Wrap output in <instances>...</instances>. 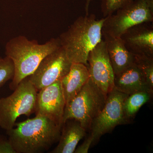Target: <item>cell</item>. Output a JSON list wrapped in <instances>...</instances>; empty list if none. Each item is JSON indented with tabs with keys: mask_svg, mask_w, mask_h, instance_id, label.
Segmentation results:
<instances>
[{
	"mask_svg": "<svg viewBox=\"0 0 153 153\" xmlns=\"http://www.w3.org/2000/svg\"><path fill=\"white\" fill-rule=\"evenodd\" d=\"M60 46L58 38H51L42 44L25 36L11 39L6 44L5 54L14 65V75L10 84L11 90H15L23 79L33 74L44 57Z\"/></svg>",
	"mask_w": 153,
	"mask_h": 153,
	"instance_id": "cell-2",
	"label": "cell"
},
{
	"mask_svg": "<svg viewBox=\"0 0 153 153\" xmlns=\"http://www.w3.org/2000/svg\"><path fill=\"white\" fill-rule=\"evenodd\" d=\"M114 88L120 92L130 95L139 91H146L153 94L142 72L135 64L114 75Z\"/></svg>",
	"mask_w": 153,
	"mask_h": 153,
	"instance_id": "cell-12",
	"label": "cell"
},
{
	"mask_svg": "<svg viewBox=\"0 0 153 153\" xmlns=\"http://www.w3.org/2000/svg\"><path fill=\"white\" fill-rule=\"evenodd\" d=\"M89 78L87 66L82 63H71L69 71L61 79L66 105L79 93Z\"/></svg>",
	"mask_w": 153,
	"mask_h": 153,
	"instance_id": "cell-14",
	"label": "cell"
},
{
	"mask_svg": "<svg viewBox=\"0 0 153 153\" xmlns=\"http://www.w3.org/2000/svg\"><path fill=\"white\" fill-rule=\"evenodd\" d=\"M87 62L90 78L107 95L114 88V74L104 40L91 51Z\"/></svg>",
	"mask_w": 153,
	"mask_h": 153,
	"instance_id": "cell-9",
	"label": "cell"
},
{
	"mask_svg": "<svg viewBox=\"0 0 153 153\" xmlns=\"http://www.w3.org/2000/svg\"><path fill=\"white\" fill-rule=\"evenodd\" d=\"M71 63L60 46L47 55L28 79L38 91L61 80L68 73Z\"/></svg>",
	"mask_w": 153,
	"mask_h": 153,
	"instance_id": "cell-8",
	"label": "cell"
},
{
	"mask_svg": "<svg viewBox=\"0 0 153 153\" xmlns=\"http://www.w3.org/2000/svg\"><path fill=\"white\" fill-rule=\"evenodd\" d=\"M104 19L102 34L120 38L134 26L153 22V0H134Z\"/></svg>",
	"mask_w": 153,
	"mask_h": 153,
	"instance_id": "cell-6",
	"label": "cell"
},
{
	"mask_svg": "<svg viewBox=\"0 0 153 153\" xmlns=\"http://www.w3.org/2000/svg\"><path fill=\"white\" fill-rule=\"evenodd\" d=\"M7 131L8 140L16 153H39L48 150L59 141L61 126L44 116L16 123Z\"/></svg>",
	"mask_w": 153,
	"mask_h": 153,
	"instance_id": "cell-1",
	"label": "cell"
},
{
	"mask_svg": "<svg viewBox=\"0 0 153 153\" xmlns=\"http://www.w3.org/2000/svg\"><path fill=\"white\" fill-rule=\"evenodd\" d=\"M114 75L134 64V55L126 48L120 38L102 34Z\"/></svg>",
	"mask_w": 153,
	"mask_h": 153,
	"instance_id": "cell-13",
	"label": "cell"
},
{
	"mask_svg": "<svg viewBox=\"0 0 153 153\" xmlns=\"http://www.w3.org/2000/svg\"><path fill=\"white\" fill-rule=\"evenodd\" d=\"M126 49L134 55L153 57V27L149 23L134 26L120 37Z\"/></svg>",
	"mask_w": 153,
	"mask_h": 153,
	"instance_id": "cell-11",
	"label": "cell"
},
{
	"mask_svg": "<svg viewBox=\"0 0 153 153\" xmlns=\"http://www.w3.org/2000/svg\"><path fill=\"white\" fill-rule=\"evenodd\" d=\"M94 143V139L91 135H90L83 142V143L76 148L74 151L75 153H87L91 145Z\"/></svg>",
	"mask_w": 153,
	"mask_h": 153,
	"instance_id": "cell-20",
	"label": "cell"
},
{
	"mask_svg": "<svg viewBox=\"0 0 153 153\" xmlns=\"http://www.w3.org/2000/svg\"><path fill=\"white\" fill-rule=\"evenodd\" d=\"M92 0H86V3L85 5V11L86 13V15H88V9H89V5Z\"/></svg>",
	"mask_w": 153,
	"mask_h": 153,
	"instance_id": "cell-22",
	"label": "cell"
},
{
	"mask_svg": "<svg viewBox=\"0 0 153 153\" xmlns=\"http://www.w3.org/2000/svg\"><path fill=\"white\" fill-rule=\"evenodd\" d=\"M104 18L97 20L93 14L80 16L59 36L60 45L71 63L88 66V55L102 40Z\"/></svg>",
	"mask_w": 153,
	"mask_h": 153,
	"instance_id": "cell-3",
	"label": "cell"
},
{
	"mask_svg": "<svg viewBox=\"0 0 153 153\" xmlns=\"http://www.w3.org/2000/svg\"><path fill=\"white\" fill-rule=\"evenodd\" d=\"M59 143L50 153H73L80 140L85 136L86 131L78 122L69 120L63 123Z\"/></svg>",
	"mask_w": 153,
	"mask_h": 153,
	"instance_id": "cell-15",
	"label": "cell"
},
{
	"mask_svg": "<svg viewBox=\"0 0 153 153\" xmlns=\"http://www.w3.org/2000/svg\"><path fill=\"white\" fill-rule=\"evenodd\" d=\"M128 96L114 88L108 94L104 107L91 126L94 143L117 126L128 123L129 120L126 117L123 108L124 101Z\"/></svg>",
	"mask_w": 153,
	"mask_h": 153,
	"instance_id": "cell-7",
	"label": "cell"
},
{
	"mask_svg": "<svg viewBox=\"0 0 153 153\" xmlns=\"http://www.w3.org/2000/svg\"><path fill=\"white\" fill-rule=\"evenodd\" d=\"M152 94L146 91H139L128 95L124 101L123 108L129 120L134 117L143 105L150 100Z\"/></svg>",
	"mask_w": 153,
	"mask_h": 153,
	"instance_id": "cell-16",
	"label": "cell"
},
{
	"mask_svg": "<svg viewBox=\"0 0 153 153\" xmlns=\"http://www.w3.org/2000/svg\"><path fill=\"white\" fill-rule=\"evenodd\" d=\"M136 1H142V0H136Z\"/></svg>",
	"mask_w": 153,
	"mask_h": 153,
	"instance_id": "cell-23",
	"label": "cell"
},
{
	"mask_svg": "<svg viewBox=\"0 0 153 153\" xmlns=\"http://www.w3.org/2000/svg\"><path fill=\"white\" fill-rule=\"evenodd\" d=\"M14 75V68L13 61L6 57H0V88L10 79Z\"/></svg>",
	"mask_w": 153,
	"mask_h": 153,
	"instance_id": "cell-19",
	"label": "cell"
},
{
	"mask_svg": "<svg viewBox=\"0 0 153 153\" xmlns=\"http://www.w3.org/2000/svg\"><path fill=\"white\" fill-rule=\"evenodd\" d=\"M107 95L89 78L79 93L65 106L63 123L69 120L78 122L85 130L104 107Z\"/></svg>",
	"mask_w": 153,
	"mask_h": 153,
	"instance_id": "cell-4",
	"label": "cell"
},
{
	"mask_svg": "<svg viewBox=\"0 0 153 153\" xmlns=\"http://www.w3.org/2000/svg\"><path fill=\"white\" fill-rule=\"evenodd\" d=\"M134 0H101V9L103 18L114 13L119 9L128 4Z\"/></svg>",
	"mask_w": 153,
	"mask_h": 153,
	"instance_id": "cell-18",
	"label": "cell"
},
{
	"mask_svg": "<svg viewBox=\"0 0 153 153\" xmlns=\"http://www.w3.org/2000/svg\"><path fill=\"white\" fill-rule=\"evenodd\" d=\"M0 153H16L9 141L4 138H0Z\"/></svg>",
	"mask_w": 153,
	"mask_h": 153,
	"instance_id": "cell-21",
	"label": "cell"
},
{
	"mask_svg": "<svg viewBox=\"0 0 153 153\" xmlns=\"http://www.w3.org/2000/svg\"><path fill=\"white\" fill-rule=\"evenodd\" d=\"M134 63L142 72L149 87L153 91V57L134 55Z\"/></svg>",
	"mask_w": 153,
	"mask_h": 153,
	"instance_id": "cell-17",
	"label": "cell"
},
{
	"mask_svg": "<svg viewBox=\"0 0 153 153\" xmlns=\"http://www.w3.org/2000/svg\"><path fill=\"white\" fill-rule=\"evenodd\" d=\"M66 102L61 80L42 88L37 93L36 112L63 127Z\"/></svg>",
	"mask_w": 153,
	"mask_h": 153,
	"instance_id": "cell-10",
	"label": "cell"
},
{
	"mask_svg": "<svg viewBox=\"0 0 153 153\" xmlns=\"http://www.w3.org/2000/svg\"><path fill=\"white\" fill-rule=\"evenodd\" d=\"M38 91L28 77L23 79L10 95L0 98V127L6 131L13 128L21 116L36 112Z\"/></svg>",
	"mask_w": 153,
	"mask_h": 153,
	"instance_id": "cell-5",
	"label": "cell"
}]
</instances>
